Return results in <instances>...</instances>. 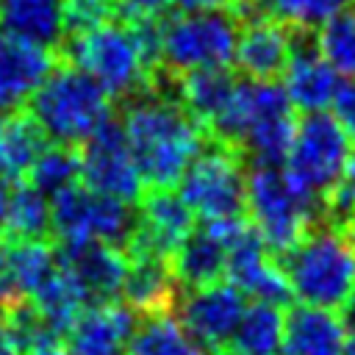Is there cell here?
Instances as JSON below:
<instances>
[{
	"label": "cell",
	"instance_id": "1",
	"mask_svg": "<svg viewBox=\"0 0 355 355\" xmlns=\"http://www.w3.org/2000/svg\"><path fill=\"white\" fill-rule=\"evenodd\" d=\"M122 130L133 150L144 189H172L205 147V130L172 94L169 75L133 94L122 111Z\"/></svg>",
	"mask_w": 355,
	"mask_h": 355
},
{
	"label": "cell",
	"instance_id": "2",
	"mask_svg": "<svg viewBox=\"0 0 355 355\" xmlns=\"http://www.w3.org/2000/svg\"><path fill=\"white\" fill-rule=\"evenodd\" d=\"M280 266L302 305L341 311L355 291V244L344 227L327 219L313 225L280 258Z\"/></svg>",
	"mask_w": 355,
	"mask_h": 355
},
{
	"label": "cell",
	"instance_id": "3",
	"mask_svg": "<svg viewBox=\"0 0 355 355\" xmlns=\"http://www.w3.org/2000/svg\"><path fill=\"white\" fill-rule=\"evenodd\" d=\"M25 111L47 141L75 147L111 119V94L83 69L55 61L50 75L25 103Z\"/></svg>",
	"mask_w": 355,
	"mask_h": 355
},
{
	"label": "cell",
	"instance_id": "4",
	"mask_svg": "<svg viewBox=\"0 0 355 355\" xmlns=\"http://www.w3.org/2000/svg\"><path fill=\"white\" fill-rule=\"evenodd\" d=\"M244 211L250 214L252 230L277 261L324 219L322 200L300 189L286 169L272 164H252L247 172Z\"/></svg>",
	"mask_w": 355,
	"mask_h": 355
},
{
	"label": "cell",
	"instance_id": "5",
	"mask_svg": "<svg viewBox=\"0 0 355 355\" xmlns=\"http://www.w3.org/2000/svg\"><path fill=\"white\" fill-rule=\"evenodd\" d=\"M58 55L97 80L111 94V100H130L133 94L150 89L158 78L150 69L130 22L116 17L67 36Z\"/></svg>",
	"mask_w": 355,
	"mask_h": 355
},
{
	"label": "cell",
	"instance_id": "6",
	"mask_svg": "<svg viewBox=\"0 0 355 355\" xmlns=\"http://www.w3.org/2000/svg\"><path fill=\"white\" fill-rule=\"evenodd\" d=\"M239 19L230 8L161 14V72L186 75L233 64Z\"/></svg>",
	"mask_w": 355,
	"mask_h": 355
},
{
	"label": "cell",
	"instance_id": "7",
	"mask_svg": "<svg viewBox=\"0 0 355 355\" xmlns=\"http://www.w3.org/2000/svg\"><path fill=\"white\" fill-rule=\"evenodd\" d=\"M136 230V208L125 200L92 191L80 180L50 197V233L61 244L100 241L128 250Z\"/></svg>",
	"mask_w": 355,
	"mask_h": 355
},
{
	"label": "cell",
	"instance_id": "8",
	"mask_svg": "<svg viewBox=\"0 0 355 355\" xmlns=\"http://www.w3.org/2000/svg\"><path fill=\"white\" fill-rule=\"evenodd\" d=\"M175 186L178 197L200 219L241 216L247 194L244 155L227 144L208 139Z\"/></svg>",
	"mask_w": 355,
	"mask_h": 355
},
{
	"label": "cell",
	"instance_id": "9",
	"mask_svg": "<svg viewBox=\"0 0 355 355\" xmlns=\"http://www.w3.org/2000/svg\"><path fill=\"white\" fill-rule=\"evenodd\" d=\"M352 147H355L352 139L333 114L327 111L302 114L283 161L286 175L308 194L324 200L327 191L336 186Z\"/></svg>",
	"mask_w": 355,
	"mask_h": 355
},
{
	"label": "cell",
	"instance_id": "10",
	"mask_svg": "<svg viewBox=\"0 0 355 355\" xmlns=\"http://www.w3.org/2000/svg\"><path fill=\"white\" fill-rule=\"evenodd\" d=\"M80 155V183L92 191L136 202L144 194V183L119 122H103L78 150Z\"/></svg>",
	"mask_w": 355,
	"mask_h": 355
},
{
	"label": "cell",
	"instance_id": "11",
	"mask_svg": "<svg viewBox=\"0 0 355 355\" xmlns=\"http://www.w3.org/2000/svg\"><path fill=\"white\" fill-rule=\"evenodd\" d=\"M244 308L247 297L230 280H214L186 288V294L175 302V316L197 344H202L211 355H222Z\"/></svg>",
	"mask_w": 355,
	"mask_h": 355
},
{
	"label": "cell",
	"instance_id": "12",
	"mask_svg": "<svg viewBox=\"0 0 355 355\" xmlns=\"http://www.w3.org/2000/svg\"><path fill=\"white\" fill-rule=\"evenodd\" d=\"M194 214L172 189H144L136 208V230L125 255L172 258L180 241L191 233Z\"/></svg>",
	"mask_w": 355,
	"mask_h": 355
},
{
	"label": "cell",
	"instance_id": "13",
	"mask_svg": "<svg viewBox=\"0 0 355 355\" xmlns=\"http://www.w3.org/2000/svg\"><path fill=\"white\" fill-rule=\"evenodd\" d=\"M244 225H247L244 216H230V219H202L197 227H191V233L180 241V247L169 258L178 283L183 288H197L214 280H225L227 250Z\"/></svg>",
	"mask_w": 355,
	"mask_h": 355
},
{
	"label": "cell",
	"instance_id": "14",
	"mask_svg": "<svg viewBox=\"0 0 355 355\" xmlns=\"http://www.w3.org/2000/svg\"><path fill=\"white\" fill-rule=\"evenodd\" d=\"M280 78H283L280 86L291 108H300L302 114L327 111V105H333L336 92L341 86V75L322 58V53L316 50L313 31L305 28H294L291 55Z\"/></svg>",
	"mask_w": 355,
	"mask_h": 355
},
{
	"label": "cell",
	"instance_id": "15",
	"mask_svg": "<svg viewBox=\"0 0 355 355\" xmlns=\"http://www.w3.org/2000/svg\"><path fill=\"white\" fill-rule=\"evenodd\" d=\"M58 266L78 283L89 305L111 302L122 294L128 275V255L100 241L61 244L55 252Z\"/></svg>",
	"mask_w": 355,
	"mask_h": 355
},
{
	"label": "cell",
	"instance_id": "16",
	"mask_svg": "<svg viewBox=\"0 0 355 355\" xmlns=\"http://www.w3.org/2000/svg\"><path fill=\"white\" fill-rule=\"evenodd\" d=\"M139 313L125 302H97L86 305L75 324L67 330L69 355H128L130 338L136 333Z\"/></svg>",
	"mask_w": 355,
	"mask_h": 355
},
{
	"label": "cell",
	"instance_id": "17",
	"mask_svg": "<svg viewBox=\"0 0 355 355\" xmlns=\"http://www.w3.org/2000/svg\"><path fill=\"white\" fill-rule=\"evenodd\" d=\"M294 28L272 17H252L239 25L233 64L250 80H277L291 55Z\"/></svg>",
	"mask_w": 355,
	"mask_h": 355
},
{
	"label": "cell",
	"instance_id": "18",
	"mask_svg": "<svg viewBox=\"0 0 355 355\" xmlns=\"http://www.w3.org/2000/svg\"><path fill=\"white\" fill-rule=\"evenodd\" d=\"M55 53L17 36H0V111H14L31 100L55 67Z\"/></svg>",
	"mask_w": 355,
	"mask_h": 355
},
{
	"label": "cell",
	"instance_id": "19",
	"mask_svg": "<svg viewBox=\"0 0 355 355\" xmlns=\"http://www.w3.org/2000/svg\"><path fill=\"white\" fill-rule=\"evenodd\" d=\"M178 277L166 258L155 255H128V275L122 286L125 305H130L141 316L175 311L178 302Z\"/></svg>",
	"mask_w": 355,
	"mask_h": 355
},
{
	"label": "cell",
	"instance_id": "20",
	"mask_svg": "<svg viewBox=\"0 0 355 355\" xmlns=\"http://www.w3.org/2000/svg\"><path fill=\"white\" fill-rule=\"evenodd\" d=\"M344 347L347 333L333 311L294 305L286 313V333L277 355H341Z\"/></svg>",
	"mask_w": 355,
	"mask_h": 355
},
{
	"label": "cell",
	"instance_id": "21",
	"mask_svg": "<svg viewBox=\"0 0 355 355\" xmlns=\"http://www.w3.org/2000/svg\"><path fill=\"white\" fill-rule=\"evenodd\" d=\"M0 28L8 36L58 53L67 39L64 0H0Z\"/></svg>",
	"mask_w": 355,
	"mask_h": 355
},
{
	"label": "cell",
	"instance_id": "22",
	"mask_svg": "<svg viewBox=\"0 0 355 355\" xmlns=\"http://www.w3.org/2000/svg\"><path fill=\"white\" fill-rule=\"evenodd\" d=\"M47 147L44 133L28 111H0V180L19 183Z\"/></svg>",
	"mask_w": 355,
	"mask_h": 355
},
{
	"label": "cell",
	"instance_id": "23",
	"mask_svg": "<svg viewBox=\"0 0 355 355\" xmlns=\"http://www.w3.org/2000/svg\"><path fill=\"white\" fill-rule=\"evenodd\" d=\"M286 313L269 302H250L222 355H277L283 347Z\"/></svg>",
	"mask_w": 355,
	"mask_h": 355
},
{
	"label": "cell",
	"instance_id": "24",
	"mask_svg": "<svg viewBox=\"0 0 355 355\" xmlns=\"http://www.w3.org/2000/svg\"><path fill=\"white\" fill-rule=\"evenodd\" d=\"M33 305V311L39 313V319L58 336H64L75 319L80 316V311L89 305L83 291L78 288V283L58 266L55 261V269L39 283V288L31 294L28 300Z\"/></svg>",
	"mask_w": 355,
	"mask_h": 355
},
{
	"label": "cell",
	"instance_id": "25",
	"mask_svg": "<svg viewBox=\"0 0 355 355\" xmlns=\"http://www.w3.org/2000/svg\"><path fill=\"white\" fill-rule=\"evenodd\" d=\"M50 197L31 183H14L6 200V241H50Z\"/></svg>",
	"mask_w": 355,
	"mask_h": 355
},
{
	"label": "cell",
	"instance_id": "26",
	"mask_svg": "<svg viewBox=\"0 0 355 355\" xmlns=\"http://www.w3.org/2000/svg\"><path fill=\"white\" fill-rule=\"evenodd\" d=\"M128 355H211V352L186 333L175 311H166V313L144 316L136 324Z\"/></svg>",
	"mask_w": 355,
	"mask_h": 355
},
{
	"label": "cell",
	"instance_id": "27",
	"mask_svg": "<svg viewBox=\"0 0 355 355\" xmlns=\"http://www.w3.org/2000/svg\"><path fill=\"white\" fill-rule=\"evenodd\" d=\"M322 58L347 78H355V8H344L324 19L313 33Z\"/></svg>",
	"mask_w": 355,
	"mask_h": 355
},
{
	"label": "cell",
	"instance_id": "28",
	"mask_svg": "<svg viewBox=\"0 0 355 355\" xmlns=\"http://www.w3.org/2000/svg\"><path fill=\"white\" fill-rule=\"evenodd\" d=\"M78 180H80V155L75 147H64V144L44 147L28 172V183L47 197L69 189Z\"/></svg>",
	"mask_w": 355,
	"mask_h": 355
},
{
	"label": "cell",
	"instance_id": "29",
	"mask_svg": "<svg viewBox=\"0 0 355 355\" xmlns=\"http://www.w3.org/2000/svg\"><path fill=\"white\" fill-rule=\"evenodd\" d=\"M352 0H258L261 11L291 28H319L333 14L344 11Z\"/></svg>",
	"mask_w": 355,
	"mask_h": 355
},
{
	"label": "cell",
	"instance_id": "30",
	"mask_svg": "<svg viewBox=\"0 0 355 355\" xmlns=\"http://www.w3.org/2000/svg\"><path fill=\"white\" fill-rule=\"evenodd\" d=\"M64 17H67V36H72L114 19L116 8L114 0H64Z\"/></svg>",
	"mask_w": 355,
	"mask_h": 355
},
{
	"label": "cell",
	"instance_id": "31",
	"mask_svg": "<svg viewBox=\"0 0 355 355\" xmlns=\"http://www.w3.org/2000/svg\"><path fill=\"white\" fill-rule=\"evenodd\" d=\"M333 111H336L333 116L341 122V128L347 130V136L355 144V80L338 86L336 100H333Z\"/></svg>",
	"mask_w": 355,
	"mask_h": 355
},
{
	"label": "cell",
	"instance_id": "32",
	"mask_svg": "<svg viewBox=\"0 0 355 355\" xmlns=\"http://www.w3.org/2000/svg\"><path fill=\"white\" fill-rule=\"evenodd\" d=\"M116 19L130 17H161L166 8H172V0H114Z\"/></svg>",
	"mask_w": 355,
	"mask_h": 355
},
{
	"label": "cell",
	"instance_id": "33",
	"mask_svg": "<svg viewBox=\"0 0 355 355\" xmlns=\"http://www.w3.org/2000/svg\"><path fill=\"white\" fill-rule=\"evenodd\" d=\"M25 355H69V352H67L64 336H58V333H53V330H42V333L25 347Z\"/></svg>",
	"mask_w": 355,
	"mask_h": 355
},
{
	"label": "cell",
	"instance_id": "34",
	"mask_svg": "<svg viewBox=\"0 0 355 355\" xmlns=\"http://www.w3.org/2000/svg\"><path fill=\"white\" fill-rule=\"evenodd\" d=\"M172 11H216V8H230L233 0H172Z\"/></svg>",
	"mask_w": 355,
	"mask_h": 355
},
{
	"label": "cell",
	"instance_id": "35",
	"mask_svg": "<svg viewBox=\"0 0 355 355\" xmlns=\"http://www.w3.org/2000/svg\"><path fill=\"white\" fill-rule=\"evenodd\" d=\"M341 324H344V333H347V347L355 349V291L349 294V300L341 305Z\"/></svg>",
	"mask_w": 355,
	"mask_h": 355
},
{
	"label": "cell",
	"instance_id": "36",
	"mask_svg": "<svg viewBox=\"0 0 355 355\" xmlns=\"http://www.w3.org/2000/svg\"><path fill=\"white\" fill-rule=\"evenodd\" d=\"M0 355H22V349L17 347V341L11 338V333L3 322V313H0Z\"/></svg>",
	"mask_w": 355,
	"mask_h": 355
},
{
	"label": "cell",
	"instance_id": "37",
	"mask_svg": "<svg viewBox=\"0 0 355 355\" xmlns=\"http://www.w3.org/2000/svg\"><path fill=\"white\" fill-rule=\"evenodd\" d=\"M6 200H8V183L0 180V241H3V225H6Z\"/></svg>",
	"mask_w": 355,
	"mask_h": 355
},
{
	"label": "cell",
	"instance_id": "38",
	"mask_svg": "<svg viewBox=\"0 0 355 355\" xmlns=\"http://www.w3.org/2000/svg\"><path fill=\"white\" fill-rule=\"evenodd\" d=\"M341 355H355V349H349V347H344V352Z\"/></svg>",
	"mask_w": 355,
	"mask_h": 355
}]
</instances>
